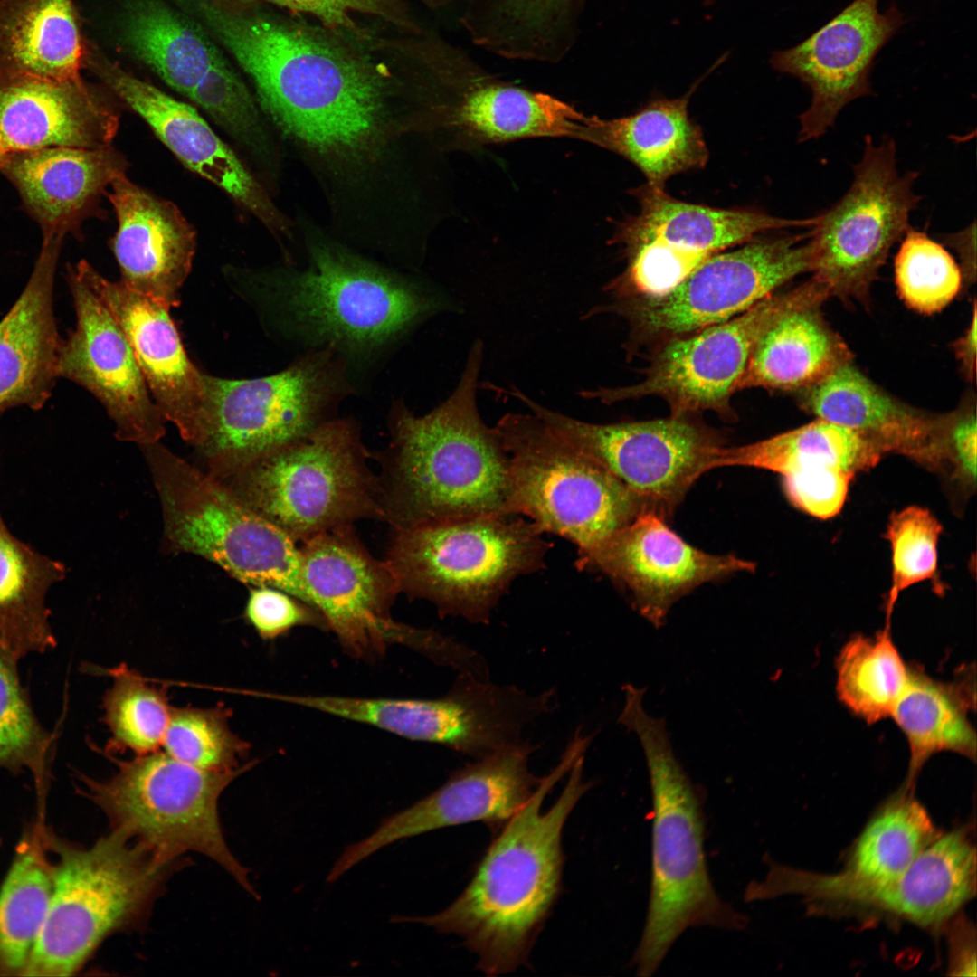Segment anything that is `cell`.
I'll return each mask as SVG.
<instances>
[{
    "instance_id": "1",
    "label": "cell",
    "mask_w": 977,
    "mask_h": 977,
    "mask_svg": "<svg viewBox=\"0 0 977 977\" xmlns=\"http://www.w3.org/2000/svg\"><path fill=\"white\" fill-rule=\"evenodd\" d=\"M590 744L588 735L575 732L557 765L495 833L470 883L450 906L434 915H397L391 921L458 935L487 975L526 964L561 893L564 824L593 786L583 774Z\"/></svg>"
},
{
    "instance_id": "2",
    "label": "cell",
    "mask_w": 977,
    "mask_h": 977,
    "mask_svg": "<svg viewBox=\"0 0 977 977\" xmlns=\"http://www.w3.org/2000/svg\"><path fill=\"white\" fill-rule=\"evenodd\" d=\"M483 344L470 347L451 395L429 413L392 414V442L379 479L393 528L479 515H514L508 457L482 421L477 389Z\"/></svg>"
},
{
    "instance_id": "3",
    "label": "cell",
    "mask_w": 977,
    "mask_h": 977,
    "mask_svg": "<svg viewBox=\"0 0 977 977\" xmlns=\"http://www.w3.org/2000/svg\"><path fill=\"white\" fill-rule=\"evenodd\" d=\"M294 222L308 266L256 275L292 335L331 350L370 352L434 310L433 299L413 281L357 252L304 213Z\"/></svg>"
},
{
    "instance_id": "4",
    "label": "cell",
    "mask_w": 977,
    "mask_h": 977,
    "mask_svg": "<svg viewBox=\"0 0 977 977\" xmlns=\"http://www.w3.org/2000/svg\"><path fill=\"white\" fill-rule=\"evenodd\" d=\"M643 695L636 689L625 694L618 721L640 742L652 793L650 896L632 961L639 976H650L687 928L741 930L748 920L723 902L712 886L700 795L674 754L664 718L645 711Z\"/></svg>"
},
{
    "instance_id": "5",
    "label": "cell",
    "mask_w": 977,
    "mask_h": 977,
    "mask_svg": "<svg viewBox=\"0 0 977 977\" xmlns=\"http://www.w3.org/2000/svg\"><path fill=\"white\" fill-rule=\"evenodd\" d=\"M542 535L518 515L431 521L394 528L384 562L400 593L484 624L515 579L545 565Z\"/></svg>"
},
{
    "instance_id": "6",
    "label": "cell",
    "mask_w": 977,
    "mask_h": 977,
    "mask_svg": "<svg viewBox=\"0 0 977 977\" xmlns=\"http://www.w3.org/2000/svg\"><path fill=\"white\" fill-rule=\"evenodd\" d=\"M47 849L57 855L48 914L22 976L78 972L99 945L136 925L158 894L171 865L119 831L85 848L45 826Z\"/></svg>"
},
{
    "instance_id": "7",
    "label": "cell",
    "mask_w": 977,
    "mask_h": 977,
    "mask_svg": "<svg viewBox=\"0 0 977 977\" xmlns=\"http://www.w3.org/2000/svg\"><path fill=\"white\" fill-rule=\"evenodd\" d=\"M214 479L296 542L360 519H384L380 481L356 429L344 420L324 421Z\"/></svg>"
},
{
    "instance_id": "8",
    "label": "cell",
    "mask_w": 977,
    "mask_h": 977,
    "mask_svg": "<svg viewBox=\"0 0 977 977\" xmlns=\"http://www.w3.org/2000/svg\"><path fill=\"white\" fill-rule=\"evenodd\" d=\"M107 781L80 774V790L107 816L112 830L171 865L185 852L213 859L255 898L248 870L229 849L221 828L218 800L250 763L230 772L204 771L158 751L119 761Z\"/></svg>"
},
{
    "instance_id": "9",
    "label": "cell",
    "mask_w": 977,
    "mask_h": 977,
    "mask_svg": "<svg viewBox=\"0 0 977 977\" xmlns=\"http://www.w3.org/2000/svg\"><path fill=\"white\" fill-rule=\"evenodd\" d=\"M140 448L175 551L206 558L246 584L278 588L304 602L294 539L159 441Z\"/></svg>"
},
{
    "instance_id": "10",
    "label": "cell",
    "mask_w": 977,
    "mask_h": 977,
    "mask_svg": "<svg viewBox=\"0 0 977 977\" xmlns=\"http://www.w3.org/2000/svg\"><path fill=\"white\" fill-rule=\"evenodd\" d=\"M493 428L508 457L512 514L571 541L578 555L651 508L534 413H507Z\"/></svg>"
},
{
    "instance_id": "11",
    "label": "cell",
    "mask_w": 977,
    "mask_h": 977,
    "mask_svg": "<svg viewBox=\"0 0 977 977\" xmlns=\"http://www.w3.org/2000/svg\"><path fill=\"white\" fill-rule=\"evenodd\" d=\"M918 173H900L896 143L865 137L860 160L846 194L817 215L810 229L811 272L830 297L867 305L872 283L890 250L911 228L921 197Z\"/></svg>"
},
{
    "instance_id": "12",
    "label": "cell",
    "mask_w": 977,
    "mask_h": 977,
    "mask_svg": "<svg viewBox=\"0 0 977 977\" xmlns=\"http://www.w3.org/2000/svg\"><path fill=\"white\" fill-rule=\"evenodd\" d=\"M333 350L308 355L272 375L231 380L204 374L206 425L196 446L219 478L280 449L323 422L342 391Z\"/></svg>"
},
{
    "instance_id": "13",
    "label": "cell",
    "mask_w": 977,
    "mask_h": 977,
    "mask_svg": "<svg viewBox=\"0 0 977 977\" xmlns=\"http://www.w3.org/2000/svg\"><path fill=\"white\" fill-rule=\"evenodd\" d=\"M343 526L302 542L300 574L304 601L324 618L347 653L375 659L393 644L420 651L444 666L460 657L461 644L432 630L394 621L391 606L400 593L386 565L374 558Z\"/></svg>"
},
{
    "instance_id": "14",
    "label": "cell",
    "mask_w": 977,
    "mask_h": 977,
    "mask_svg": "<svg viewBox=\"0 0 977 977\" xmlns=\"http://www.w3.org/2000/svg\"><path fill=\"white\" fill-rule=\"evenodd\" d=\"M297 702L478 759L524 741L525 728L552 708L554 694L531 693L460 674L450 692L440 698L299 695Z\"/></svg>"
},
{
    "instance_id": "15",
    "label": "cell",
    "mask_w": 977,
    "mask_h": 977,
    "mask_svg": "<svg viewBox=\"0 0 977 977\" xmlns=\"http://www.w3.org/2000/svg\"><path fill=\"white\" fill-rule=\"evenodd\" d=\"M810 231L763 234L699 265L669 293L621 299L605 308L630 323L633 343L660 346L726 321L795 277L811 272Z\"/></svg>"
},
{
    "instance_id": "16",
    "label": "cell",
    "mask_w": 977,
    "mask_h": 977,
    "mask_svg": "<svg viewBox=\"0 0 977 977\" xmlns=\"http://www.w3.org/2000/svg\"><path fill=\"white\" fill-rule=\"evenodd\" d=\"M510 394L664 516L706 471L723 443L688 416L599 424L548 409L517 388Z\"/></svg>"
},
{
    "instance_id": "17",
    "label": "cell",
    "mask_w": 977,
    "mask_h": 977,
    "mask_svg": "<svg viewBox=\"0 0 977 977\" xmlns=\"http://www.w3.org/2000/svg\"><path fill=\"white\" fill-rule=\"evenodd\" d=\"M438 146H480L532 138H577L586 116L549 94L496 79L449 45L427 58Z\"/></svg>"
},
{
    "instance_id": "18",
    "label": "cell",
    "mask_w": 977,
    "mask_h": 977,
    "mask_svg": "<svg viewBox=\"0 0 977 977\" xmlns=\"http://www.w3.org/2000/svg\"><path fill=\"white\" fill-rule=\"evenodd\" d=\"M787 297L788 291L773 293L726 321L662 344L637 384L580 394L606 404L653 396L667 403L671 416L712 411L732 420L731 397Z\"/></svg>"
},
{
    "instance_id": "19",
    "label": "cell",
    "mask_w": 977,
    "mask_h": 977,
    "mask_svg": "<svg viewBox=\"0 0 977 977\" xmlns=\"http://www.w3.org/2000/svg\"><path fill=\"white\" fill-rule=\"evenodd\" d=\"M85 68L142 118L184 166L222 189L287 251L296 239L294 220L194 108L134 76L91 45Z\"/></svg>"
},
{
    "instance_id": "20",
    "label": "cell",
    "mask_w": 977,
    "mask_h": 977,
    "mask_svg": "<svg viewBox=\"0 0 977 977\" xmlns=\"http://www.w3.org/2000/svg\"><path fill=\"white\" fill-rule=\"evenodd\" d=\"M878 4L853 0L798 44L773 52L772 67L798 79L811 94L799 117V142L819 138L849 103L873 93L874 61L905 24L896 5L880 11Z\"/></svg>"
},
{
    "instance_id": "21",
    "label": "cell",
    "mask_w": 977,
    "mask_h": 977,
    "mask_svg": "<svg viewBox=\"0 0 977 977\" xmlns=\"http://www.w3.org/2000/svg\"><path fill=\"white\" fill-rule=\"evenodd\" d=\"M582 570L602 572L629 594L632 607L656 628L671 606L697 586L755 564L732 555L701 551L672 531L665 516L643 509L599 545L578 555Z\"/></svg>"
},
{
    "instance_id": "22",
    "label": "cell",
    "mask_w": 977,
    "mask_h": 977,
    "mask_svg": "<svg viewBox=\"0 0 977 977\" xmlns=\"http://www.w3.org/2000/svg\"><path fill=\"white\" fill-rule=\"evenodd\" d=\"M536 748L522 741L454 771L437 790L384 819L370 835L346 847L343 864L353 868L395 841L445 827L481 821L498 832L541 781L529 768Z\"/></svg>"
},
{
    "instance_id": "23",
    "label": "cell",
    "mask_w": 977,
    "mask_h": 977,
    "mask_svg": "<svg viewBox=\"0 0 977 977\" xmlns=\"http://www.w3.org/2000/svg\"><path fill=\"white\" fill-rule=\"evenodd\" d=\"M76 327L62 339L57 374L91 393L116 425V437L139 446L159 441L164 415L152 398L121 328L93 290L67 269Z\"/></svg>"
},
{
    "instance_id": "24",
    "label": "cell",
    "mask_w": 977,
    "mask_h": 977,
    "mask_svg": "<svg viewBox=\"0 0 977 977\" xmlns=\"http://www.w3.org/2000/svg\"><path fill=\"white\" fill-rule=\"evenodd\" d=\"M71 267L121 328L165 419L196 447L206 425L204 374L185 353L170 308L120 281L107 280L87 261Z\"/></svg>"
},
{
    "instance_id": "25",
    "label": "cell",
    "mask_w": 977,
    "mask_h": 977,
    "mask_svg": "<svg viewBox=\"0 0 977 977\" xmlns=\"http://www.w3.org/2000/svg\"><path fill=\"white\" fill-rule=\"evenodd\" d=\"M118 128L113 105L83 78L0 73V157L52 147H109Z\"/></svg>"
},
{
    "instance_id": "26",
    "label": "cell",
    "mask_w": 977,
    "mask_h": 977,
    "mask_svg": "<svg viewBox=\"0 0 977 977\" xmlns=\"http://www.w3.org/2000/svg\"><path fill=\"white\" fill-rule=\"evenodd\" d=\"M109 199L118 229L112 250L126 287L171 308L180 304L196 232L180 210L131 182L115 179Z\"/></svg>"
},
{
    "instance_id": "27",
    "label": "cell",
    "mask_w": 977,
    "mask_h": 977,
    "mask_svg": "<svg viewBox=\"0 0 977 977\" xmlns=\"http://www.w3.org/2000/svg\"><path fill=\"white\" fill-rule=\"evenodd\" d=\"M796 398L806 413L856 431L884 454H901L931 469L946 465L944 413H927L896 398L852 360L796 393Z\"/></svg>"
},
{
    "instance_id": "28",
    "label": "cell",
    "mask_w": 977,
    "mask_h": 977,
    "mask_svg": "<svg viewBox=\"0 0 977 977\" xmlns=\"http://www.w3.org/2000/svg\"><path fill=\"white\" fill-rule=\"evenodd\" d=\"M127 167L123 155L111 146L52 147L0 157V174L16 188L43 239L78 234L105 188Z\"/></svg>"
},
{
    "instance_id": "29",
    "label": "cell",
    "mask_w": 977,
    "mask_h": 977,
    "mask_svg": "<svg viewBox=\"0 0 977 977\" xmlns=\"http://www.w3.org/2000/svg\"><path fill=\"white\" fill-rule=\"evenodd\" d=\"M639 203L636 215L615 228L611 242L627 251L655 243L698 267L726 249L770 232L809 229L817 215L787 219L758 210L720 209L678 200L665 187L648 183L631 191Z\"/></svg>"
},
{
    "instance_id": "30",
    "label": "cell",
    "mask_w": 977,
    "mask_h": 977,
    "mask_svg": "<svg viewBox=\"0 0 977 977\" xmlns=\"http://www.w3.org/2000/svg\"><path fill=\"white\" fill-rule=\"evenodd\" d=\"M62 239H43L21 295L0 321V413L17 406L40 410L58 379L62 342L53 309Z\"/></svg>"
},
{
    "instance_id": "31",
    "label": "cell",
    "mask_w": 977,
    "mask_h": 977,
    "mask_svg": "<svg viewBox=\"0 0 977 977\" xmlns=\"http://www.w3.org/2000/svg\"><path fill=\"white\" fill-rule=\"evenodd\" d=\"M829 298L825 286L812 277L788 291L783 309L757 342L737 391L796 394L852 360L848 345L823 315Z\"/></svg>"
},
{
    "instance_id": "32",
    "label": "cell",
    "mask_w": 977,
    "mask_h": 977,
    "mask_svg": "<svg viewBox=\"0 0 977 977\" xmlns=\"http://www.w3.org/2000/svg\"><path fill=\"white\" fill-rule=\"evenodd\" d=\"M659 99L634 114L604 119L587 116L579 139L632 163L647 183L665 187L673 175L703 168L709 158L701 128L690 118V93Z\"/></svg>"
},
{
    "instance_id": "33",
    "label": "cell",
    "mask_w": 977,
    "mask_h": 977,
    "mask_svg": "<svg viewBox=\"0 0 977 977\" xmlns=\"http://www.w3.org/2000/svg\"><path fill=\"white\" fill-rule=\"evenodd\" d=\"M89 46L73 0H0V73L79 80Z\"/></svg>"
},
{
    "instance_id": "34",
    "label": "cell",
    "mask_w": 977,
    "mask_h": 977,
    "mask_svg": "<svg viewBox=\"0 0 977 977\" xmlns=\"http://www.w3.org/2000/svg\"><path fill=\"white\" fill-rule=\"evenodd\" d=\"M976 890V849L969 832L940 834L896 879L877 886L871 906L923 927L952 917Z\"/></svg>"
},
{
    "instance_id": "35",
    "label": "cell",
    "mask_w": 977,
    "mask_h": 977,
    "mask_svg": "<svg viewBox=\"0 0 977 977\" xmlns=\"http://www.w3.org/2000/svg\"><path fill=\"white\" fill-rule=\"evenodd\" d=\"M961 672L953 681L935 679L918 667L908 666V677L891 717L909 746V766L905 786L915 780L934 754L952 752L974 761L976 733L969 720L975 709V678Z\"/></svg>"
},
{
    "instance_id": "36",
    "label": "cell",
    "mask_w": 977,
    "mask_h": 977,
    "mask_svg": "<svg viewBox=\"0 0 977 977\" xmlns=\"http://www.w3.org/2000/svg\"><path fill=\"white\" fill-rule=\"evenodd\" d=\"M65 574L63 564L14 536L0 513V648L16 659L56 646L46 595Z\"/></svg>"
},
{
    "instance_id": "37",
    "label": "cell",
    "mask_w": 977,
    "mask_h": 977,
    "mask_svg": "<svg viewBox=\"0 0 977 977\" xmlns=\"http://www.w3.org/2000/svg\"><path fill=\"white\" fill-rule=\"evenodd\" d=\"M42 820L15 848L0 886V976H22L45 922L53 887Z\"/></svg>"
},
{
    "instance_id": "38",
    "label": "cell",
    "mask_w": 977,
    "mask_h": 977,
    "mask_svg": "<svg viewBox=\"0 0 977 977\" xmlns=\"http://www.w3.org/2000/svg\"><path fill=\"white\" fill-rule=\"evenodd\" d=\"M884 453L870 441L843 425L816 418L796 429L739 447H721L715 468L745 466L785 476L823 467L856 475L874 467Z\"/></svg>"
},
{
    "instance_id": "39",
    "label": "cell",
    "mask_w": 977,
    "mask_h": 977,
    "mask_svg": "<svg viewBox=\"0 0 977 977\" xmlns=\"http://www.w3.org/2000/svg\"><path fill=\"white\" fill-rule=\"evenodd\" d=\"M125 39L139 61L187 98L223 56L205 33L161 0L130 8Z\"/></svg>"
},
{
    "instance_id": "40",
    "label": "cell",
    "mask_w": 977,
    "mask_h": 977,
    "mask_svg": "<svg viewBox=\"0 0 977 977\" xmlns=\"http://www.w3.org/2000/svg\"><path fill=\"white\" fill-rule=\"evenodd\" d=\"M913 791L904 786L869 820L843 871L848 877L870 886L894 881L940 835Z\"/></svg>"
},
{
    "instance_id": "41",
    "label": "cell",
    "mask_w": 977,
    "mask_h": 977,
    "mask_svg": "<svg viewBox=\"0 0 977 977\" xmlns=\"http://www.w3.org/2000/svg\"><path fill=\"white\" fill-rule=\"evenodd\" d=\"M188 98L247 153L268 190L278 191L284 161L281 140L224 57L208 70Z\"/></svg>"
},
{
    "instance_id": "42",
    "label": "cell",
    "mask_w": 977,
    "mask_h": 977,
    "mask_svg": "<svg viewBox=\"0 0 977 977\" xmlns=\"http://www.w3.org/2000/svg\"><path fill=\"white\" fill-rule=\"evenodd\" d=\"M836 670L839 701L868 724L891 717L908 677L887 624L872 637L850 638L839 653Z\"/></svg>"
},
{
    "instance_id": "43",
    "label": "cell",
    "mask_w": 977,
    "mask_h": 977,
    "mask_svg": "<svg viewBox=\"0 0 977 977\" xmlns=\"http://www.w3.org/2000/svg\"><path fill=\"white\" fill-rule=\"evenodd\" d=\"M472 35L478 44L501 56L552 60L562 51L575 0H490ZM578 1V0H577Z\"/></svg>"
},
{
    "instance_id": "44",
    "label": "cell",
    "mask_w": 977,
    "mask_h": 977,
    "mask_svg": "<svg viewBox=\"0 0 977 977\" xmlns=\"http://www.w3.org/2000/svg\"><path fill=\"white\" fill-rule=\"evenodd\" d=\"M17 661L0 648V768L13 773L29 770L43 809L55 738L33 712L19 678Z\"/></svg>"
},
{
    "instance_id": "45",
    "label": "cell",
    "mask_w": 977,
    "mask_h": 977,
    "mask_svg": "<svg viewBox=\"0 0 977 977\" xmlns=\"http://www.w3.org/2000/svg\"><path fill=\"white\" fill-rule=\"evenodd\" d=\"M113 685L103 697V722L110 733L107 754L130 750L136 755L162 746L171 707L166 688L156 687L125 665L110 671Z\"/></svg>"
},
{
    "instance_id": "46",
    "label": "cell",
    "mask_w": 977,
    "mask_h": 977,
    "mask_svg": "<svg viewBox=\"0 0 977 977\" xmlns=\"http://www.w3.org/2000/svg\"><path fill=\"white\" fill-rule=\"evenodd\" d=\"M894 272L901 299L923 314L941 311L963 288L960 266L951 253L927 233L912 227L901 239Z\"/></svg>"
},
{
    "instance_id": "47",
    "label": "cell",
    "mask_w": 977,
    "mask_h": 977,
    "mask_svg": "<svg viewBox=\"0 0 977 977\" xmlns=\"http://www.w3.org/2000/svg\"><path fill=\"white\" fill-rule=\"evenodd\" d=\"M230 708L172 707L163 738L165 753L195 768L210 772L238 769L249 745L228 725Z\"/></svg>"
},
{
    "instance_id": "48",
    "label": "cell",
    "mask_w": 977,
    "mask_h": 977,
    "mask_svg": "<svg viewBox=\"0 0 977 977\" xmlns=\"http://www.w3.org/2000/svg\"><path fill=\"white\" fill-rule=\"evenodd\" d=\"M942 526L927 509L911 506L890 516L886 538L892 551L891 588L887 600L890 624L896 602L904 590L937 574V544Z\"/></svg>"
},
{
    "instance_id": "49",
    "label": "cell",
    "mask_w": 977,
    "mask_h": 977,
    "mask_svg": "<svg viewBox=\"0 0 977 977\" xmlns=\"http://www.w3.org/2000/svg\"><path fill=\"white\" fill-rule=\"evenodd\" d=\"M289 11L309 15L337 33L363 35L361 15L384 20L409 33H418L402 0H264ZM430 5L432 0H419Z\"/></svg>"
},
{
    "instance_id": "50",
    "label": "cell",
    "mask_w": 977,
    "mask_h": 977,
    "mask_svg": "<svg viewBox=\"0 0 977 977\" xmlns=\"http://www.w3.org/2000/svg\"><path fill=\"white\" fill-rule=\"evenodd\" d=\"M245 618L262 640H274L299 626L326 628L324 618L308 603L270 586H254L246 602Z\"/></svg>"
},
{
    "instance_id": "51",
    "label": "cell",
    "mask_w": 977,
    "mask_h": 977,
    "mask_svg": "<svg viewBox=\"0 0 977 977\" xmlns=\"http://www.w3.org/2000/svg\"><path fill=\"white\" fill-rule=\"evenodd\" d=\"M854 477L837 467L810 469L783 476V487L794 507L817 518L828 519L841 510Z\"/></svg>"
},
{
    "instance_id": "52",
    "label": "cell",
    "mask_w": 977,
    "mask_h": 977,
    "mask_svg": "<svg viewBox=\"0 0 977 977\" xmlns=\"http://www.w3.org/2000/svg\"><path fill=\"white\" fill-rule=\"evenodd\" d=\"M976 399L968 393L958 406L944 413L943 445L946 465L966 484L976 481Z\"/></svg>"
},
{
    "instance_id": "53",
    "label": "cell",
    "mask_w": 977,
    "mask_h": 977,
    "mask_svg": "<svg viewBox=\"0 0 977 977\" xmlns=\"http://www.w3.org/2000/svg\"><path fill=\"white\" fill-rule=\"evenodd\" d=\"M954 930L950 970L955 975H976L975 934L970 926L959 925Z\"/></svg>"
},
{
    "instance_id": "54",
    "label": "cell",
    "mask_w": 977,
    "mask_h": 977,
    "mask_svg": "<svg viewBox=\"0 0 977 977\" xmlns=\"http://www.w3.org/2000/svg\"><path fill=\"white\" fill-rule=\"evenodd\" d=\"M945 242L953 247L961 260L963 285L969 287L975 282V224L964 230L946 235Z\"/></svg>"
},
{
    "instance_id": "55",
    "label": "cell",
    "mask_w": 977,
    "mask_h": 977,
    "mask_svg": "<svg viewBox=\"0 0 977 977\" xmlns=\"http://www.w3.org/2000/svg\"><path fill=\"white\" fill-rule=\"evenodd\" d=\"M976 302L974 300L969 327L953 345L963 375L969 382L974 381L976 375Z\"/></svg>"
},
{
    "instance_id": "56",
    "label": "cell",
    "mask_w": 977,
    "mask_h": 977,
    "mask_svg": "<svg viewBox=\"0 0 977 977\" xmlns=\"http://www.w3.org/2000/svg\"><path fill=\"white\" fill-rule=\"evenodd\" d=\"M578 1H583V0H578ZM714 1H715V0H705V2H706V4H707V5H710V4H712V3L714 2Z\"/></svg>"
}]
</instances>
